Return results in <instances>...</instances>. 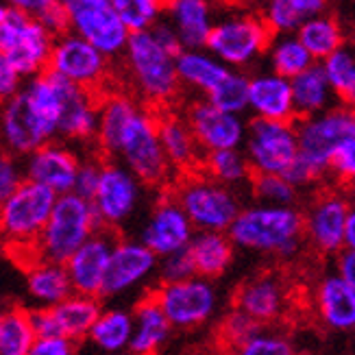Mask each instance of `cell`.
Segmentation results:
<instances>
[{"mask_svg":"<svg viewBox=\"0 0 355 355\" xmlns=\"http://www.w3.org/2000/svg\"><path fill=\"white\" fill-rule=\"evenodd\" d=\"M175 200L196 231H227L242 207L234 188L194 171L175 185Z\"/></svg>","mask_w":355,"mask_h":355,"instance_id":"8992f818","label":"cell"},{"mask_svg":"<svg viewBox=\"0 0 355 355\" xmlns=\"http://www.w3.org/2000/svg\"><path fill=\"white\" fill-rule=\"evenodd\" d=\"M159 257L140 240H116L103 275L101 297L114 299L148 282L157 272Z\"/></svg>","mask_w":355,"mask_h":355,"instance_id":"2e32d148","label":"cell"},{"mask_svg":"<svg viewBox=\"0 0 355 355\" xmlns=\"http://www.w3.org/2000/svg\"><path fill=\"white\" fill-rule=\"evenodd\" d=\"M26 288L31 299L40 307H51L72 295V284L66 264L35 257L26 272Z\"/></svg>","mask_w":355,"mask_h":355,"instance_id":"1f68e13d","label":"cell"},{"mask_svg":"<svg viewBox=\"0 0 355 355\" xmlns=\"http://www.w3.org/2000/svg\"><path fill=\"white\" fill-rule=\"evenodd\" d=\"M24 181V168L13 153L0 148V203Z\"/></svg>","mask_w":355,"mask_h":355,"instance_id":"c3c4849f","label":"cell"},{"mask_svg":"<svg viewBox=\"0 0 355 355\" xmlns=\"http://www.w3.org/2000/svg\"><path fill=\"white\" fill-rule=\"evenodd\" d=\"M351 205L343 194H322L303 216V236L316 251L334 255L345 246V225Z\"/></svg>","mask_w":355,"mask_h":355,"instance_id":"ac0fdd59","label":"cell"},{"mask_svg":"<svg viewBox=\"0 0 355 355\" xmlns=\"http://www.w3.org/2000/svg\"><path fill=\"white\" fill-rule=\"evenodd\" d=\"M290 89H292V103H295L297 118L312 116L329 110L334 105H340L318 61H312L305 70L292 76Z\"/></svg>","mask_w":355,"mask_h":355,"instance_id":"f546056e","label":"cell"},{"mask_svg":"<svg viewBox=\"0 0 355 355\" xmlns=\"http://www.w3.org/2000/svg\"><path fill=\"white\" fill-rule=\"evenodd\" d=\"M101 301L98 297H87V295H76L72 292L70 297L51 305V314L55 320V327L59 336H66L74 343H83L89 327L94 325L96 316L101 314Z\"/></svg>","mask_w":355,"mask_h":355,"instance_id":"4dcf8cb0","label":"cell"},{"mask_svg":"<svg viewBox=\"0 0 355 355\" xmlns=\"http://www.w3.org/2000/svg\"><path fill=\"white\" fill-rule=\"evenodd\" d=\"M286 286L272 275H259L246 282L236 295V307L249 314L259 325L277 320L286 310Z\"/></svg>","mask_w":355,"mask_h":355,"instance_id":"cb8c5ba5","label":"cell"},{"mask_svg":"<svg viewBox=\"0 0 355 355\" xmlns=\"http://www.w3.org/2000/svg\"><path fill=\"white\" fill-rule=\"evenodd\" d=\"M46 70L79 87L96 92L110 74V57H105L96 46H92L81 35L68 31L55 37Z\"/></svg>","mask_w":355,"mask_h":355,"instance_id":"9a60e30c","label":"cell"},{"mask_svg":"<svg viewBox=\"0 0 355 355\" xmlns=\"http://www.w3.org/2000/svg\"><path fill=\"white\" fill-rule=\"evenodd\" d=\"M114 157L140 179L144 185L159 188L175 173L168 164L157 135V116L146 107H137L122 129Z\"/></svg>","mask_w":355,"mask_h":355,"instance_id":"277c9868","label":"cell"},{"mask_svg":"<svg viewBox=\"0 0 355 355\" xmlns=\"http://www.w3.org/2000/svg\"><path fill=\"white\" fill-rule=\"evenodd\" d=\"M142 190L144 183L129 168L116 162L103 164L98 188L89 200L98 218V225L116 231L127 220H131L142 200Z\"/></svg>","mask_w":355,"mask_h":355,"instance_id":"7c38bea8","label":"cell"},{"mask_svg":"<svg viewBox=\"0 0 355 355\" xmlns=\"http://www.w3.org/2000/svg\"><path fill=\"white\" fill-rule=\"evenodd\" d=\"M297 155L325 177L329 173V157L338 144L355 137V114L349 105H334L325 112L295 120Z\"/></svg>","mask_w":355,"mask_h":355,"instance_id":"ba28073f","label":"cell"},{"mask_svg":"<svg viewBox=\"0 0 355 355\" xmlns=\"http://www.w3.org/2000/svg\"><path fill=\"white\" fill-rule=\"evenodd\" d=\"M297 37L303 42V46L314 61L325 59L327 55L340 49V46H345L347 40L343 24L338 22V18H334V15L325 11L305 20L297 31Z\"/></svg>","mask_w":355,"mask_h":355,"instance_id":"d590c367","label":"cell"},{"mask_svg":"<svg viewBox=\"0 0 355 355\" xmlns=\"http://www.w3.org/2000/svg\"><path fill=\"white\" fill-rule=\"evenodd\" d=\"M205 98L225 112L244 114L249 110V76L231 68L225 74V79L207 92Z\"/></svg>","mask_w":355,"mask_h":355,"instance_id":"b9f144b4","label":"cell"},{"mask_svg":"<svg viewBox=\"0 0 355 355\" xmlns=\"http://www.w3.org/2000/svg\"><path fill=\"white\" fill-rule=\"evenodd\" d=\"M242 146L253 173L284 175L299 150L295 122L255 116L246 125Z\"/></svg>","mask_w":355,"mask_h":355,"instance_id":"8fae6325","label":"cell"},{"mask_svg":"<svg viewBox=\"0 0 355 355\" xmlns=\"http://www.w3.org/2000/svg\"><path fill=\"white\" fill-rule=\"evenodd\" d=\"M35 20L49 31L53 37H59L70 31V15H68V9L64 7L61 0H53V3L46 5L37 15Z\"/></svg>","mask_w":355,"mask_h":355,"instance_id":"f907efd6","label":"cell"},{"mask_svg":"<svg viewBox=\"0 0 355 355\" xmlns=\"http://www.w3.org/2000/svg\"><path fill=\"white\" fill-rule=\"evenodd\" d=\"M251 190L257 203L266 205H295L297 188L284 175L277 173H253L251 175Z\"/></svg>","mask_w":355,"mask_h":355,"instance_id":"ee69618b","label":"cell"},{"mask_svg":"<svg viewBox=\"0 0 355 355\" xmlns=\"http://www.w3.org/2000/svg\"><path fill=\"white\" fill-rule=\"evenodd\" d=\"M9 9H11V7H7L5 3H0V22H3V20L7 18V13H9Z\"/></svg>","mask_w":355,"mask_h":355,"instance_id":"91938a15","label":"cell"},{"mask_svg":"<svg viewBox=\"0 0 355 355\" xmlns=\"http://www.w3.org/2000/svg\"><path fill=\"white\" fill-rule=\"evenodd\" d=\"M133 331V316L127 310H101L87 338L105 353L129 351Z\"/></svg>","mask_w":355,"mask_h":355,"instance_id":"74e56055","label":"cell"},{"mask_svg":"<svg viewBox=\"0 0 355 355\" xmlns=\"http://www.w3.org/2000/svg\"><path fill=\"white\" fill-rule=\"evenodd\" d=\"M338 253H340L338 255V275H340L345 282L355 284V251L349 249V246H343Z\"/></svg>","mask_w":355,"mask_h":355,"instance_id":"9f6ffc18","label":"cell"},{"mask_svg":"<svg viewBox=\"0 0 355 355\" xmlns=\"http://www.w3.org/2000/svg\"><path fill=\"white\" fill-rule=\"evenodd\" d=\"M159 259L162 261H157V272H155L159 275V282H179V279H188V277L196 275L192 259L185 249L175 251L171 255H164Z\"/></svg>","mask_w":355,"mask_h":355,"instance_id":"7dc6e473","label":"cell"},{"mask_svg":"<svg viewBox=\"0 0 355 355\" xmlns=\"http://www.w3.org/2000/svg\"><path fill=\"white\" fill-rule=\"evenodd\" d=\"M185 251L192 259L196 275L216 279L231 266L236 246L227 231H194Z\"/></svg>","mask_w":355,"mask_h":355,"instance_id":"f1b7e54d","label":"cell"},{"mask_svg":"<svg viewBox=\"0 0 355 355\" xmlns=\"http://www.w3.org/2000/svg\"><path fill=\"white\" fill-rule=\"evenodd\" d=\"M316 307L320 320L334 331H351L355 327V284L340 275H327L316 288Z\"/></svg>","mask_w":355,"mask_h":355,"instance_id":"484cf974","label":"cell"},{"mask_svg":"<svg viewBox=\"0 0 355 355\" xmlns=\"http://www.w3.org/2000/svg\"><path fill=\"white\" fill-rule=\"evenodd\" d=\"M57 194L46 185L24 179L0 203V238L15 249L33 253L37 236L51 216ZM35 255V253H33Z\"/></svg>","mask_w":355,"mask_h":355,"instance_id":"5b68a950","label":"cell"},{"mask_svg":"<svg viewBox=\"0 0 355 355\" xmlns=\"http://www.w3.org/2000/svg\"><path fill=\"white\" fill-rule=\"evenodd\" d=\"M270 37L272 33L264 20L257 15L240 13L214 22L203 49L220 59L225 66L242 70L266 55Z\"/></svg>","mask_w":355,"mask_h":355,"instance_id":"52a82bcc","label":"cell"},{"mask_svg":"<svg viewBox=\"0 0 355 355\" xmlns=\"http://www.w3.org/2000/svg\"><path fill=\"white\" fill-rule=\"evenodd\" d=\"M133 316V331L129 340V351L135 355H150L166 347L173 336V325L168 322L166 314L157 301L150 297L142 299L131 312Z\"/></svg>","mask_w":355,"mask_h":355,"instance_id":"83f0119b","label":"cell"},{"mask_svg":"<svg viewBox=\"0 0 355 355\" xmlns=\"http://www.w3.org/2000/svg\"><path fill=\"white\" fill-rule=\"evenodd\" d=\"M137 107L140 105L127 94H110L105 98H98V125L94 137L105 155L114 157L118 137Z\"/></svg>","mask_w":355,"mask_h":355,"instance_id":"836d02e7","label":"cell"},{"mask_svg":"<svg viewBox=\"0 0 355 355\" xmlns=\"http://www.w3.org/2000/svg\"><path fill=\"white\" fill-rule=\"evenodd\" d=\"M261 325L257 320H253L249 314H244L242 310H238V307H234L223 320V325L218 329V338H220V343L223 347L227 349H240L249 338L259 331Z\"/></svg>","mask_w":355,"mask_h":355,"instance_id":"f6af8a7d","label":"cell"},{"mask_svg":"<svg viewBox=\"0 0 355 355\" xmlns=\"http://www.w3.org/2000/svg\"><path fill=\"white\" fill-rule=\"evenodd\" d=\"M175 68L181 85L194 87L203 94L218 85L231 70L205 49H183L175 57Z\"/></svg>","mask_w":355,"mask_h":355,"instance_id":"d6a6232c","label":"cell"},{"mask_svg":"<svg viewBox=\"0 0 355 355\" xmlns=\"http://www.w3.org/2000/svg\"><path fill=\"white\" fill-rule=\"evenodd\" d=\"M122 55L133 87L146 103L168 105L175 101L181 87L175 55L164 51L150 31H131Z\"/></svg>","mask_w":355,"mask_h":355,"instance_id":"7a4b0ae2","label":"cell"},{"mask_svg":"<svg viewBox=\"0 0 355 355\" xmlns=\"http://www.w3.org/2000/svg\"><path fill=\"white\" fill-rule=\"evenodd\" d=\"M24 179L46 185L57 196L72 192V183L76 168H79V157L64 144H55L53 140L42 144L33 153H28L24 162Z\"/></svg>","mask_w":355,"mask_h":355,"instance_id":"7402d4cb","label":"cell"},{"mask_svg":"<svg viewBox=\"0 0 355 355\" xmlns=\"http://www.w3.org/2000/svg\"><path fill=\"white\" fill-rule=\"evenodd\" d=\"M98 218L89 200L74 192L59 194L42 234L35 240L33 253L40 259L66 264V259L98 229Z\"/></svg>","mask_w":355,"mask_h":355,"instance_id":"3957f363","label":"cell"},{"mask_svg":"<svg viewBox=\"0 0 355 355\" xmlns=\"http://www.w3.org/2000/svg\"><path fill=\"white\" fill-rule=\"evenodd\" d=\"M238 353L242 355H292L295 353V347H292L286 338L266 336L259 329L238 349Z\"/></svg>","mask_w":355,"mask_h":355,"instance_id":"bcb514c9","label":"cell"},{"mask_svg":"<svg viewBox=\"0 0 355 355\" xmlns=\"http://www.w3.org/2000/svg\"><path fill=\"white\" fill-rule=\"evenodd\" d=\"M194 231V225L185 216L175 196H164L146 220L140 242H144L157 257H164L185 249Z\"/></svg>","mask_w":355,"mask_h":355,"instance_id":"ffe728a7","label":"cell"},{"mask_svg":"<svg viewBox=\"0 0 355 355\" xmlns=\"http://www.w3.org/2000/svg\"><path fill=\"white\" fill-rule=\"evenodd\" d=\"M322 72L334 89V94L340 105H353L355 101V57L347 46H340L338 51L318 61Z\"/></svg>","mask_w":355,"mask_h":355,"instance_id":"ab89813d","label":"cell"},{"mask_svg":"<svg viewBox=\"0 0 355 355\" xmlns=\"http://www.w3.org/2000/svg\"><path fill=\"white\" fill-rule=\"evenodd\" d=\"M198 168L214 181L229 185V188H238V185L249 183L253 175L249 159H246L242 148H218L203 153Z\"/></svg>","mask_w":355,"mask_h":355,"instance_id":"8d00e7d4","label":"cell"},{"mask_svg":"<svg viewBox=\"0 0 355 355\" xmlns=\"http://www.w3.org/2000/svg\"><path fill=\"white\" fill-rule=\"evenodd\" d=\"M157 135L164 155L168 164L173 166V171L190 173L200 166L203 150L198 148L185 118H179L175 114L157 116Z\"/></svg>","mask_w":355,"mask_h":355,"instance_id":"4316f807","label":"cell"},{"mask_svg":"<svg viewBox=\"0 0 355 355\" xmlns=\"http://www.w3.org/2000/svg\"><path fill=\"white\" fill-rule=\"evenodd\" d=\"M249 110L257 118L295 122L297 114L295 103H292L290 79L272 70L249 79Z\"/></svg>","mask_w":355,"mask_h":355,"instance_id":"603a6c76","label":"cell"},{"mask_svg":"<svg viewBox=\"0 0 355 355\" xmlns=\"http://www.w3.org/2000/svg\"><path fill=\"white\" fill-rule=\"evenodd\" d=\"M227 236L234 246L253 253L295 257L303 242V211L295 205L257 203L240 207Z\"/></svg>","mask_w":355,"mask_h":355,"instance_id":"6da1fadb","label":"cell"},{"mask_svg":"<svg viewBox=\"0 0 355 355\" xmlns=\"http://www.w3.org/2000/svg\"><path fill=\"white\" fill-rule=\"evenodd\" d=\"M35 340L26 312L9 310L0 314V355H28Z\"/></svg>","mask_w":355,"mask_h":355,"instance_id":"60d3db41","label":"cell"},{"mask_svg":"<svg viewBox=\"0 0 355 355\" xmlns=\"http://www.w3.org/2000/svg\"><path fill=\"white\" fill-rule=\"evenodd\" d=\"M150 33H153V37H155V42L162 46L164 51H168L171 55H179L181 51H183V44H181V40H179V35H177V31L168 24V22H164V20H159L157 24H153L150 28Z\"/></svg>","mask_w":355,"mask_h":355,"instance_id":"11a10c76","label":"cell"},{"mask_svg":"<svg viewBox=\"0 0 355 355\" xmlns=\"http://www.w3.org/2000/svg\"><path fill=\"white\" fill-rule=\"evenodd\" d=\"M327 9V0H268L264 20L272 35L297 33L299 26Z\"/></svg>","mask_w":355,"mask_h":355,"instance_id":"e575fe53","label":"cell"},{"mask_svg":"<svg viewBox=\"0 0 355 355\" xmlns=\"http://www.w3.org/2000/svg\"><path fill=\"white\" fill-rule=\"evenodd\" d=\"M164 13L183 44V49H203L214 26L211 0H166Z\"/></svg>","mask_w":355,"mask_h":355,"instance_id":"d4e9b609","label":"cell"},{"mask_svg":"<svg viewBox=\"0 0 355 355\" xmlns=\"http://www.w3.org/2000/svg\"><path fill=\"white\" fill-rule=\"evenodd\" d=\"M70 15V31L87 40L105 57H120L131 31L114 11L110 0H61Z\"/></svg>","mask_w":355,"mask_h":355,"instance_id":"4fadbf2b","label":"cell"},{"mask_svg":"<svg viewBox=\"0 0 355 355\" xmlns=\"http://www.w3.org/2000/svg\"><path fill=\"white\" fill-rule=\"evenodd\" d=\"M79 343L70 340L66 336H35L28 355H72Z\"/></svg>","mask_w":355,"mask_h":355,"instance_id":"f5cc1de1","label":"cell"},{"mask_svg":"<svg viewBox=\"0 0 355 355\" xmlns=\"http://www.w3.org/2000/svg\"><path fill=\"white\" fill-rule=\"evenodd\" d=\"M61 110L57 120V137L74 142H87L96 135L98 125V94L79 87L59 76Z\"/></svg>","mask_w":355,"mask_h":355,"instance_id":"44dd1931","label":"cell"},{"mask_svg":"<svg viewBox=\"0 0 355 355\" xmlns=\"http://www.w3.org/2000/svg\"><path fill=\"white\" fill-rule=\"evenodd\" d=\"M129 31H148L164 15L166 0H110Z\"/></svg>","mask_w":355,"mask_h":355,"instance_id":"7bdbcfd3","label":"cell"},{"mask_svg":"<svg viewBox=\"0 0 355 355\" xmlns=\"http://www.w3.org/2000/svg\"><path fill=\"white\" fill-rule=\"evenodd\" d=\"M266 55H268L270 70L286 76V79H292V76L305 70L314 61L312 55L307 53V49L303 46V42L297 37V33L272 35L266 49Z\"/></svg>","mask_w":355,"mask_h":355,"instance_id":"f35d334b","label":"cell"},{"mask_svg":"<svg viewBox=\"0 0 355 355\" xmlns=\"http://www.w3.org/2000/svg\"><path fill=\"white\" fill-rule=\"evenodd\" d=\"M153 299L157 301L173 329H196L216 316L218 310V290L211 279L192 275L179 282H162Z\"/></svg>","mask_w":355,"mask_h":355,"instance_id":"9c48e42d","label":"cell"},{"mask_svg":"<svg viewBox=\"0 0 355 355\" xmlns=\"http://www.w3.org/2000/svg\"><path fill=\"white\" fill-rule=\"evenodd\" d=\"M116 234L112 229L98 227L79 249L66 259V270L72 284V292L87 297H101L103 275L107 268L112 246L116 242Z\"/></svg>","mask_w":355,"mask_h":355,"instance_id":"d6986e66","label":"cell"},{"mask_svg":"<svg viewBox=\"0 0 355 355\" xmlns=\"http://www.w3.org/2000/svg\"><path fill=\"white\" fill-rule=\"evenodd\" d=\"M345 246L355 249V214H353V209H351L347 225H345Z\"/></svg>","mask_w":355,"mask_h":355,"instance_id":"680465c9","label":"cell"},{"mask_svg":"<svg viewBox=\"0 0 355 355\" xmlns=\"http://www.w3.org/2000/svg\"><path fill=\"white\" fill-rule=\"evenodd\" d=\"M329 173H334L340 181L349 183L355 177V137H349L338 144L329 157Z\"/></svg>","mask_w":355,"mask_h":355,"instance_id":"681fc988","label":"cell"},{"mask_svg":"<svg viewBox=\"0 0 355 355\" xmlns=\"http://www.w3.org/2000/svg\"><path fill=\"white\" fill-rule=\"evenodd\" d=\"M183 118L203 153L218 148H242L246 135V122L242 120V114L225 112L205 98L192 103Z\"/></svg>","mask_w":355,"mask_h":355,"instance_id":"e0dca14e","label":"cell"},{"mask_svg":"<svg viewBox=\"0 0 355 355\" xmlns=\"http://www.w3.org/2000/svg\"><path fill=\"white\" fill-rule=\"evenodd\" d=\"M57 137V127L28 103L22 87L0 103V146L15 157H26Z\"/></svg>","mask_w":355,"mask_h":355,"instance_id":"5bb4252c","label":"cell"},{"mask_svg":"<svg viewBox=\"0 0 355 355\" xmlns=\"http://www.w3.org/2000/svg\"><path fill=\"white\" fill-rule=\"evenodd\" d=\"M55 37L33 15L9 9L0 22V51H3L22 79H31L49 68Z\"/></svg>","mask_w":355,"mask_h":355,"instance_id":"30bf717a","label":"cell"},{"mask_svg":"<svg viewBox=\"0 0 355 355\" xmlns=\"http://www.w3.org/2000/svg\"><path fill=\"white\" fill-rule=\"evenodd\" d=\"M0 3H5L7 7H11V9H18V11H24V13H28V15H35L49 5V3H53V0H0Z\"/></svg>","mask_w":355,"mask_h":355,"instance_id":"6f0895ef","label":"cell"},{"mask_svg":"<svg viewBox=\"0 0 355 355\" xmlns=\"http://www.w3.org/2000/svg\"><path fill=\"white\" fill-rule=\"evenodd\" d=\"M101 162H79V168H76L74 175V183H72V192L79 194L85 200H92L96 188H98V179H101Z\"/></svg>","mask_w":355,"mask_h":355,"instance_id":"816d5d0a","label":"cell"},{"mask_svg":"<svg viewBox=\"0 0 355 355\" xmlns=\"http://www.w3.org/2000/svg\"><path fill=\"white\" fill-rule=\"evenodd\" d=\"M22 85H24V79L18 74V70L13 68L9 57L0 51V103L13 96Z\"/></svg>","mask_w":355,"mask_h":355,"instance_id":"db71d44e","label":"cell"}]
</instances>
